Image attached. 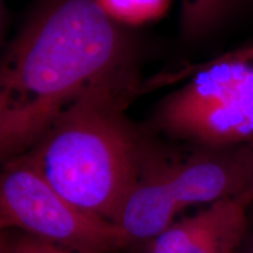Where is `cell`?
<instances>
[{
    "label": "cell",
    "mask_w": 253,
    "mask_h": 253,
    "mask_svg": "<svg viewBox=\"0 0 253 253\" xmlns=\"http://www.w3.org/2000/svg\"><path fill=\"white\" fill-rule=\"evenodd\" d=\"M130 90L129 75L88 90L20 155L73 205L115 225L144 162L123 114Z\"/></svg>",
    "instance_id": "2"
},
{
    "label": "cell",
    "mask_w": 253,
    "mask_h": 253,
    "mask_svg": "<svg viewBox=\"0 0 253 253\" xmlns=\"http://www.w3.org/2000/svg\"><path fill=\"white\" fill-rule=\"evenodd\" d=\"M0 227L75 253H110L128 244L118 225L73 205L23 156L6 161L0 176Z\"/></svg>",
    "instance_id": "5"
},
{
    "label": "cell",
    "mask_w": 253,
    "mask_h": 253,
    "mask_svg": "<svg viewBox=\"0 0 253 253\" xmlns=\"http://www.w3.org/2000/svg\"><path fill=\"white\" fill-rule=\"evenodd\" d=\"M157 125L202 147L253 142V46L204 63L164 100Z\"/></svg>",
    "instance_id": "4"
},
{
    "label": "cell",
    "mask_w": 253,
    "mask_h": 253,
    "mask_svg": "<svg viewBox=\"0 0 253 253\" xmlns=\"http://www.w3.org/2000/svg\"><path fill=\"white\" fill-rule=\"evenodd\" d=\"M253 192V142L203 147L173 163L143 162L140 177L120 211L116 225L128 243L160 236L184 209Z\"/></svg>",
    "instance_id": "3"
},
{
    "label": "cell",
    "mask_w": 253,
    "mask_h": 253,
    "mask_svg": "<svg viewBox=\"0 0 253 253\" xmlns=\"http://www.w3.org/2000/svg\"><path fill=\"white\" fill-rule=\"evenodd\" d=\"M0 253H75L14 230H4L0 237Z\"/></svg>",
    "instance_id": "8"
},
{
    "label": "cell",
    "mask_w": 253,
    "mask_h": 253,
    "mask_svg": "<svg viewBox=\"0 0 253 253\" xmlns=\"http://www.w3.org/2000/svg\"><path fill=\"white\" fill-rule=\"evenodd\" d=\"M238 253H253V204L249 213V229Z\"/></svg>",
    "instance_id": "10"
},
{
    "label": "cell",
    "mask_w": 253,
    "mask_h": 253,
    "mask_svg": "<svg viewBox=\"0 0 253 253\" xmlns=\"http://www.w3.org/2000/svg\"><path fill=\"white\" fill-rule=\"evenodd\" d=\"M114 18L143 17L162 7L166 0H99Z\"/></svg>",
    "instance_id": "9"
},
{
    "label": "cell",
    "mask_w": 253,
    "mask_h": 253,
    "mask_svg": "<svg viewBox=\"0 0 253 253\" xmlns=\"http://www.w3.org/2000/svg\"><path fill=\"white\" fill-rule=\"evenodd\" d=\"M129 49L99 0H42L6 50L0 69V154L31 149L62 110L125 77Z\"/></svg>",
    "instance_id": "1"
},
{
    "label": "cell",
    "mask_w": 253,
    "mask_h": 253,
    "mask_svg": "<svg viewBox=\"0 0 253 253\" xmlns=\"http://www.w3.org/2000/svg\"><path fill=\"white\" fill-rule=\"evenodd\" d=\"M253 192L208 205L173 221L148 243L147 253H238L249 229Z\"/></svg>",
    "instance_id": "6"
},
{
    "label": "cell",
    "mask_w": 253,
    "mask_h": 253,
    "mask_svg": "<svg viewBox=\"0 0 253 253\" xmlns=\"http://www.w3.org/2000/svg\"><path fill=\"white\" fill-rule=\"evenodd\" d=\"M240 0H181V21L185 34L195 38L217 27Z\"/></svg>",
    "instance_id": "7"
}]
</instances>
